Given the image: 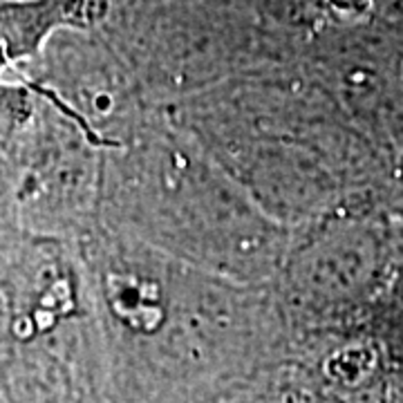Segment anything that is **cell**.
<instances>
[{"mask_svg": "<svg viewBox=\"0 0 403 403\" xmlns=\"http://www.w3.org/2000/svg\"><path fill=\"white\" fill-rule=\"evenodd\" d=\"M103 0H3L0 3V70L38 54L59 27H87L103 16Z\"/></svg>", "mask_w": 403, "mask_h": 403, "instance_id": "cell-1", "label": "cell"}]
</instances>
